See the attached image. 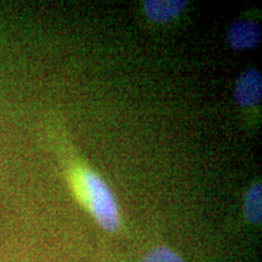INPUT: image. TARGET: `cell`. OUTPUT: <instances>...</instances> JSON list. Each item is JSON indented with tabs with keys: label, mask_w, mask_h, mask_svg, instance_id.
<instances>
[{
	"label": "cell",
	"mask_w": 262,
	"mask_h": 262,
	"mask_svg": "<svg viewBox=\"0 0 262 262\" xmlns=\"http://www.w3.org/2000/svg\"><path fill=\"white\" fill-rule=\"evenodd\" d=\"M142 262H186L178 253L168 247H158L150 250Z\"/></svg>",
	"instance_id": "obj_6"
},
{
	"label": "cell",
	"mask_w": 262,
	"mask_h": 262,
	"mask_svg": "<svg viewBox=\"0 0 262 262\" xmlns=\"http://www.w3.org/2000/svg\"><path fill=\"white\" fill-rule=\"evenodd\" d=\"M187 6L185 0H147L143 3L145 14L156 24H166L176 18Z\"/></svg>",
	"instance_id": "obj_4"
},
{
	"label": "cell",
	"mask_w": 262,
	"mask_h": 262,
	"mask_svg": "<svg viewBox=\"0 0 262 262\" xmlns=\"http://www.w3.org/2000/svg\"><path fill=\"white\" fill-rule=\"evenodd\" d=\"M233 96L242 107H254L261 102L262 75L255 68H249L237 78Z\"/></svg>",
	"instance_id": "obj_2"
},
{
	"label": "cell",
	"mask_w": 262,
	"mask_h": 262,
	"mask_svg": "<svg viewBox=\"0 0 262 262\" xmlns=\"http://www.w3.org/2000/svg\"><path fill=\"white\" fill-rule=\"evenodd\" d=\"M243 214L245 220L253 225H257L262 219V187L256 182L248 189L244 196Z\"/></svg>",
	"instance_id": "obj_5"
},
{
	"label": "cell",
	"mask_w": 262,
	"mask_h": 262,
	"mask_svg": "<svg viewBox=\"0 0 262 262\" xmlns=\"http://www.w3.org/2000/svg\"><path fill=\"white\" fill-rule=\"evenodd\" d=\"M74 186L81 203L100 227L107 232H117L120 215L112 191L97 173L88 169L79 170Z\"/></svg>",
	"instance_id": "obj_1"
},
{
	"label": "cell",
	"mask_w": 262,
	"mask_h": 262,
	"mask_svg": "<svg viewBox=\"0 0 262 262\" xmlns=\"http://www.w3.org/2000/svg\"><path fill=\"white\" fill-rule=\"evenodd\" d=\"M260 40L261 26L254 19H239L229 26L227 31V41L233 50H251Z\"/></svg>",
	"instance_id": "obj_3"
}]
</instances>
